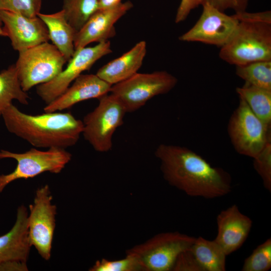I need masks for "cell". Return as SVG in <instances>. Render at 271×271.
Returning <instances> with one entry per match:
<instances>
[{
	"label": "cell",
	"mask_w": 271,
	"mask_h": 271,
	"mask_svg": "<svg viewBox=\"0 0 271 271\" xmlns=\"http://www.w3.org/2000/svg\"><path fill=\"white\" fill-rule=\"evenodd\" d=\"M155 156L161 161L165 179L189 196L213 199L231 191L228 173L212 166L186 147L161 144L156 150Z\"/></svg>",
	"instance_id": "6da1fadb"
},
{
	"label": "cell",
	"mask_w": 271,
	"mask_h": 271,
	"mask_svg": "<svg viewBox=\"0 0 271 271\" xmlns=\"http://www.w3.org/2000/svg\"><path fill=\"white\" fill-rule=\"evenodd\" d=\"M2 116L10 132L36 148L66 149L73 146L83 129V121L69 112L28 114L12 103Z\"/></svg>",
	"instance_id": "7a4b0ae2"
},
{
	"label": "cell",
	"mask_w": 271,
	"mask_h": 271,
	"mask_svg": "<svg viewBox=\"0 0 271 271\" xmlns=\"http://www.w3.org/2000/svg\"><path fill=\"white\" fill-rule=\"evenodd\" d=\"M219 56L235 66L271 60V23L239 21L231 37L221 47Z\"/></svg>",
	"instance_id": "3957f363"
},
{
	"label": "cell",
	"mask_w": 271,
	"mask_h": 271,
	"mask_svg": "<svg viewBox=\"0 0 271 271\" xmlns=\"http://www.w3.org/2000/svg\"><path fill=\"white\" fill-rule=\"evenodd\" d=\"M196 237L179 232L159 233L146 242L127 250L143 271L172 270L182 251L189 249Z\"/></svg>",
	"instance_id": "277c9868"
},
{
	"label": "cell",
	"mask_w": 271,
	"mask_h": 271,
	"mask_svg": "<svg viewBox=\"0 0 271 271\" xmlns=\"http://www.w3.org/2000/svg\"><path fill=\"white\" fill-rule=\"evenodd\" d=\"M67 62L53 44L44 42L19 52L15 64L22 89L49 82L57 76Z\"/></svg>",
	"instance_id": "5b68a950"
},
{
	"label": "cell",
	"mask_w": 271,
	"mask_h": 271,
	"mask_svg": "<svg viewBox=\"0 0 271 271\" xmlns=\"http://www.w3.org/2000/svg\"><path fill=\"white\" fill-rule=\"evenodd\" d=\"M108 93L98 98V105L87 113L82 121V134L99 152H107L112 149L113 133L123 123L126 113L118 98Z\"/></svg>",
	"instance_id": "8992f818"
},
{
	"label": "cell",
	"mask_w": 271,
	"mask_h": 271,
	"mask_svg": "<svg viewBox=\"0 0 271 271\" xmlns=\"http://www.w3.org/2000/svg\"><path fill=\"white\" fill-rule=\"evenodd\" d=\"M15 159L17 166L13 172L0 175V193L10 183L18 179L34 178L44 172L60 173L71 161L72 155L66 149L50 148L46 151L36 148L22 153L0 151V159Z\"/></svg>",
	"instance_id": "52a82bcc"
},
{
	"label": "cell",
	"mask_w": 271,
	"mask_h": 271,
	"mask_svg": "<svg viewBox=\"0 0 271 271\" xmlns=\"http://www.w3.org/2000/svg\"><path fill=\"white\" fill-rule=\"evenodd\" d=\"M177 83V78L165 71L150 73L137 72L112 85L109 92L121 102L126 112H132L154 97L168 93Z\"/></svg>",
	"instance_id": "ba28073f"
},
{
	"label": "cell",
	"mask_w": 271,
	"mask_h": 271,
	"mask_svg": "<svg viewBox=\"0 0 271 271\" xmlns=\"http://www.w3.org/2000/svg\"><path fill=\"white\" fill-rule=\"evenodd\" d=\"M228 132L236 151L252 158L271 142L270 126L263 123L240 97L229 119Z\"/></svg>",
	"instance_id": "9c48e42d"
},
{
	"label": "cell",
	"mask_w": 271,
	"mask_h": 271,
	"mask_svg": "<svg viewBox=\"0 0 271 271\" xmlns=\"http://www.w3.org/2000/svg\"><path fill=\"white\" fill-rule=\"evenodd\" d=\"M52 201L50 189L46 184L37 189L33 203L29 206L28 229L30 243L46 260H49L51 256L56 226L57 208Z\"/></svg>",
	"instance_id": "30bf717a"
},
{
	"label": "cell",
	"mask_w": 271,
	"mask_h": 271,
	"mask_svg": "<svg viewBox=\"0 0 271 271\" xmlns=\"http://www.w3.org/2000/svg\"><path fill=\"white\" fill-rule=\"evenodd\" d=\"M111 52L109 41L75 50L65 69L51 81L37 86L38 95L46 104H49L62 94L83 71Z\"/></svg>",
	"instance_id": "8fae6325"
},
{
	"label": "cell",
	"mask_w": 271,
	"mask_h": 271,
	"mask_svg": "<svg viewBox=\"0 0 271 271\" xmlns=\"http://www.w3.org/2000/svg\"><path fill=\"white\" fill-rule=\"evenodd\" d=\"M202 6L203 11L198 20L179 39L222 47L231 37L239 21L233 15H227L207 2Z\"/></svg>",
	"instance_id": "7c38bea8"
},
{
	"label": "cell",
	"mask_w": 271,
	"mask_h": 271,
	"mask_svg": "<svg viewBox=\"0 0 271 271\" xmlns=\"http://www.w3.org/2000/svg\"><path fill=\"white\" fill-rule=\"evenodd\" d=\"M0 18L2 28L16 51L20 52L50 40L47 26L38 16L30 18L0 10Z\"/></svg>",
	"instance_id": "4fadbf2b"
},
{
	"label": "cell",
	"mask_w": 271,
	"mask_h": 271,
	"mask_svg": "<svg viewBox=\"0 0 271 271\" xmlns=\"http://www.w3.org/2000/svg\"><path fill=\"white\" fill-rule=\"evenodd\" d=\"M132 7L131 2L126 1L111 8L98 9L76 33L75 50L86 47L93 42L109 41L116 35L114 24Z\"/></svg>",
	"instance_id": "5bb4252c"
},
{
	"label": "cell",
	"mask_w": 271,
	"mask_h": 271,
	"mask_svg": "<svg viewBox=\"0 0 271 271\" xmlns=\"http://www.w3.org/2000/svg\"><path fill=\"white\" fill-rule=\"evenodd\" d=\"M216 223L217 234L214 240L228 255L239 248L245 242L252 221L234 204L217 215Z\"/></svg>",
	"instance_id": "9a60e30c"
},
{
	"label": "cell",
	"mask_w": 271,
	"mask_h": 271,
	"mask_svg": "<svg viewBox=\"0 0 271 271\" xmlns=\"http://www.w3.org/2000/svg\"><path fill=\"white\" fill-rule=\"evenodd\" d=\"M112 85L96 74H81L72 85L44 108L45 112L61 111L82 101L98 99L109 93Z\"/></svg>",
	"instance_id": "2e32d148"
},
{
	"label": "cell",
	"mask_w": 271,
	"mask_h": 271,
	"mask_svg": "<svg viewBox=\"0 0 271 271\" xmlns=\"http://www.w3.org/2000/svg\"><path fill=\"white\" fill-rule=\"evenodd\" d=\"M28 211L24 205L17 209L16 222L11 229L0 236V264L11 260L27 262L31 245L28 237Z\"/></svg>",
	"instance_id": "e0dca14e"
},
{
	"label": "cell",
	"mask_w": 271,
	"mask_h": 271,
	"mask_svg": "<svg viewBox=\"0 0 271 271\" xmlns=\"http://www.w3.org/2000/svg\"><path fill=\"white\" fill-rule=\"evenodd\" d=\"M146 53V42H139L128 51L102 66L96 75L111 85L124 81L138 72Z\"/></svg>",
	"instance_id": "ac0fdd59"
},
{
	"label": "cell",
	"mask_w": 271,
	"mask_h": 271,
	"mask_svg": "<svg viewBox=\"0 0 271 271\" xmlns=\"http://www.w3.org/2000/svg\"><path fill=\"white\" fill-rule=\"evenodd\" d=\"M48 29L50 40L64 56L68 62L73 55L75 50L74 40L76 32L67 21L64 11L38 15Z\"/></svg>",
	"instance_id": "d6986e66"
},
{
	"label": "cell",
	"mask_w": 271,
	"mask_h": 271,
	"mask_svg": "<svg viewBox=\"0 0 271 271\" xmlns=\"http://www.w3.org/2000/svg\"><path fill=\"white\" fill-rule=\"evenodd\" d=\"M202 271H225L227 255L215 240L202 236L195 238L190 247Z\"/></svg>",
	"instance_id": "ffe728a7"
},
{
	"label": "cell",
	"mask_w": 271,
	"mask_h": 271,
	"mask_svg": "<svg viewBox=\"0 0 271 271\" xmlns=\"http://www.w3.org/2000/svg\"><path fill=\"white\" fill-rule=\"evenodd\" d=\"M236 92L246 102L254 114L265 124L271 125V90L247 83L237 87Z\"/></svg>",
	"instance_id": "44dd1931"
},
{
	"label": "cell",
	"mask_w": 271,
	"mask_h": 271,
	"mask_svg": "<svg viewBox=\"0 0 271 271\" xmlns=\"http://www.w3.org/2000/svg\"><path fill=\"white\" fill-rule=\"evenodd\" d=\"M29 96L21 86L15 64L10 66L0 72V116L13 100L28 105Z\"/></svg>",
	"instance_id": "7402d4cb"
},
{
	"label": "cell",
	"mask_w": 271,
	"mask_h": 271,
	"mask_svg": "<svg viewBox=\"0 0 271 271\" xmlns=\"http://www.w3.org/2000/svg\"><path fill=\"white\" fill-rule=\"evenodd\" d=\"M236 74L246 83L271 90V60L236 66Z\"/></svg>",
	"instance_id": "603a6c76"
},
{
	"label": "cell",
	"mask_w": 271,
	"mask_h": 271,
	"mask_svg": "<svg viewBox=\"0 0 271 271\" xmlns=\"http://www.w3.org/2000/svg\"><path fill=\"white\" fill-rule=\"evenodd\" d=\"M98 9V0H63L62 10L77 33Z\"/></svg>",
	"instance_id": "cb8c5ba5"
},
{
	"label": "cell",
	"mask_w": 271,
	"mask_h": 271,
	"mask_svg": "<svg viewBox=\"0 0 271 271\" xmlns=\"http://www.w3.org/2000/svg\"><path fill=\"white\" fill-rule=\"evenodd\" d=\"M271 268V238L255 248L244 260L242 271H267Z\"/></svg>",
	"instance_id": "d4e9b609"
},
{
	"label": "cell",
	"mask_w": 271,
	"mask_h": 271,
	"mask_svg": "<svg viewBox=\"0 0 271 271\" xmlns=\"http://www.w3.org/2000/svg\"><path fill=\"white\" fill-rule=\"evenodd\" d=\"M90 271H139L141 270L137 260L126 254L125 257L117 260L102 258L97 260L89 269Z\"/></svg>",
	"instance_id": "484cf974"
},
{
	"label": "cell",
	"mask_w": 271,
	"mask_h": 271,
	"mask_svg": "<svg viewBox=\"0 0 271 271\" xmlns=\"http://www.w3.org/2000/svg\"><path fill=\"white\" fill-rule=\"evenodd\" d=\"M42 0H0V10L35 17L40 13Z\"/></svg>",
	"instance_id": "4316f807"
},
{
	"label": "cell",
	"mask_w": 271,
	"mask_h": 271,
	"mask_svg": "<svg viewBox=\"0 0 271 271\" xmlns=\"http://www.w3.org/2000/svg\"><path fill=\"white\" fill-rule=\"evenodd\" d=\"M253 159V167L261 177L264 188L271 192V142Z\"/></svg>",
	"instance_id": "83f0119b"
},
{
	"label": "cell",
	"mask_w": 271,
	"mask_h": 271,
	"mask_svg": "<svg viewBox=\"0 0 271 271\" xmlns=\"http://www.w3.org/2000/svg\"><path fill=\"white\" fill-rule=\"evenodd\" d=\"M172 270L202 271V269L190 248L180 253L175 261Z\"/></svg>",
	"instance_id": "f1b7e54d"
},
{
	"label": "cell",
	"mask_w": 271,
	"mask_h": 271,
	"mask_svg": "<svg viewBox=\"0 0 271 271\" xmlns=\"http://www.w3.org/2000/svg\"><path fill=\"white\" fill-rule=\"evenodd\" d=\"M249 0H205L219 11L224 12L228 9L233 10L235 14L245 12Z\"/></svg>",
	"instance_id": "f546056e"
},
{
	"label": "cell",
	"mask_w": 271,
	"mask_h": 271,
	"mask_svg": "<svg viewBox=\"0 0 271 271\" xmlns=\"http://www.w3.org/2000/svg\"><path fill=\"white\" fill-rule=\"evenodd\" d=\"M205 2V0H181L177 11L175 22L179 23L186 20L192 10Z\"/></svg>",
	"instance_id": "4dcf8cb0"
},
{
	"label": "cell",
	"mask_w": 271,
	"mask_h": 271,
	"mask_svg": "<svg viewBox=\"0 0 271 271\" xmlns=\"http://www.w3.org/2000/svg\"><path fill=\"white\" fill-rule=\"evenodd\" d=\"M238 21L263 22L271 23L270 11L249 13L246 11L233 15Z\"/></svg>",
	"instance_id": "1f68e13d"
},
{
	"label": "cell",
	"mask_w": 271,
	"mask_h": 271,
	"mask_svg": "<svg viewBox=\"0 0 271 271\" xmlns=\"http://www.w3.org/2000/svg\"><path fill=\"white\" fill-rule=\"evenodd\" d=\"M28 270L27 262L11 260L0 264V271Z\"/></svg>",
	"instance_id": "d6a6232c"
},
{
	"label": "cell",
	"mask_w": 271,
	"mask_h": 271,
	"mask_svg": "<svg viewBox=\"0 0 271 271\" xmlns=\"http://www.w3.org/2000/svg\"><path fill=\"white\" fill-rule=\"evenodd\" d=\"M121 0H98V9L111 8L120 4Z\"/></svg>",
	"instance_id": "836d02e7"
},
{
	"label": "cell",
	"mask_w": 271,
	"mask_h": 271,
	"mask_svg": "<svg viewBox=\"0 0 271 271\" xmlns=\"http://www.w3.org/2000/svg\"><path fill=\"white\" fill-rule=\"evenodd\" d=\"M0 36H6L5 32L4 31L3 28L0 27Z\"/></svg>",
	"instance_id": "e575fe53"
},
{
	"label": "cell",
	"mask_w": 271,
	"mask_h": 271,
	"mask_svg": "<svg viewBox=\"0 0 271 271\" xmlns=\"http://www.w3.org/2000/svg\"><path fill=\"white\" fill-rule=\"evenodd\" d=\"M2 24H3V23L2 22V21H1V18H0V27H2L1 26H2Z\"/></svg>",
	"instance_id": "d590c367"
}]
</instances>
